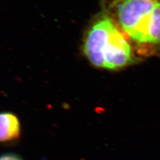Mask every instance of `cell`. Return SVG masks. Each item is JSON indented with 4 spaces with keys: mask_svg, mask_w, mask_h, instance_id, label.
Here are the masks:
<instances>
[{
    "mask_svg": "<svg viewBox=\"0 0 160 160\" xmlns=\"http://www.w3.org/2000/svg\"><path fill=\"white\" fill-rule=\"evenodd\" d=\"M117 26L131 40L148 43L151 12L156 0H109Z\"/></svg>",
    "mask_w": 160,
    "mask_h": 160,
    "instance_id": "obj_2",
    "label": "cell"
},
{
    "mask_svg": "<svg viewBox=\"0 0 160 160\" xmlns=\"http://www.w3.org/2000/svg\"><path fill=\"white\" fill-rule=\"evenodd\" d=\"M83 52L92 65L108 70H119L138 61L128 41L107 14L98 17L89 28Z\"/></svg>",
    "mask_w": 160,
    "mask_h": 160,
    "instance_id": "obj_1",
    "label": "cell"
},
{
    "mask_svg": "<svg viewBox=\"0 0 160 160\" xmlns=\"http://www.w3.org/2000/svg\"><path fill=\"white\" fill-rule=\"evenodd\" d=\"M0 139L1 142H10L19 138L21 126L16 115L11 112H3L0 116Z\"/></svg>",
    "mask_w": 160,
    "mask_h": 160,
    "instance_id": "obj_3",
    "label": "cell"
},
{
    "mask_svg": "<svg viewBox=\"0 0 160 160\" xmlns=\"http://www.w3.org/2000/svg\"><path fill=\"white\" fill-rule=\"evenodd\" d=\"M148 44L160 45V0H156L151 12Z\"/></svg>",
    "mask_w": 160,
    "mask_h": 160,
    "instance_id": "obj_4",
    "label": "cell"
},
{
    "mask_svg": "<svg viewBox=\"0 0 160 160\" xmlns=\"http://www.w3.org/2000/svg\"><path fill=\"white\" fill-rule=\"evenodd\" d=\"M0 160H22L20 156L15 153H8L3 154Z\"/></svg>",
    "mask_w": 160,
    "mask_h": 160,
    "instance_id": "obj_5",
    "label": "cell"
}]
</instances>
